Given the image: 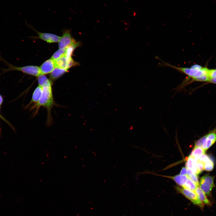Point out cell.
I'll use <instances>...</instances> for the list:
<instances>
[{
    "mask_svg": "<svg viewBox=\"0 0 216 216\" xmlns=\"http://www.w3.org/2000/svg\"><path fill=\"white\" fill-rule=\"evenodd\" d=\"M187 169L186 167L182 168L180 172V175H186Z\"/></svg>",
    "mask_w": 216,
    "mask_h": 216,
    "instance_id": "obj_25",
    "label": "cell"
},
{
    "mask_svg": "<svg viewBox=\"0 0 216 216\" xmlns=\"http://www.w3.org/2000/svg\"><path fill=\"white\" fill-rule=\"evenodd\" d=\"M208 75L209 79L216 78V69H209Z\"/></svg>",
    "mask_w": 216,
    "mask_h": 216,
    "instance_id": "obj_23",
    "label": "cell"
},
{
    "mask_svg": "<svg viewBox=\"0 0 216 216\" xmlns=\"http://www.w3.org/2000/svg\"><path fill=\"white\" fill-rule=\"evenodd\" d=\"M197 160L204 163L209 161L210 160L208 156L205 153L201 155Z\"/></svg>",
    "mask_w": 216,
    "mask_h": 216,
    "instance_id": "obj_20",
    "label": "cell"
},
{
    "mask_svg": "<svg viewBox=\"0 0 216 216\" xmlns=\"http://www.w3.org/2000/svg\"><path fill=\"white\" fill-rule=\"evenodd\" d=\"M3 101V98L2 96L0 94V118L1 117V114H0V109H1V106L2 104ZM0 135H1V129L0 127Z\"/></svg>",
    "mask_w": 216,
    "mask_h": 216,
    "instance_id": "obj_26",
    "label": "cell"
},
{
    "mask_svg": "<svg viewBox=\"0 0 216 216\" xmlns=\"http://www.w3.org/2000/svg\"><path fill=\"white\" fill-rule=\"evenodd\" d=\"M206 151L202 148L200 147H194V148L190 154V155L197 159L201 155L205 154Z\"/></svg>",
    "mask_w": 216,
    "mask_h": 216,
    "instance_id": "obj_13",
    "label": "cell"
},
{
    "mask_svg": "<svg viewBox=\"0 0 216 216\" xmlns=\"http://www.w3.org/2000/svg\"><path fill=\"white\" fill-rule=\"evenodd\" d=\"M0 61L3 62L4 64L8 67L7 68L0 69L2 70L3 74L11 71H18L24 73L38 76L41 75L40 68L38 66L33 65H28L23 67L16 66L9 63L4 59L0 54Z\"/></svg>",
    "mask_w": 216,
    "mask_h": 216,
    "instance_id": "obj_2",
    "label": "cell"
},
{
    "mask_svg": "<svg viewBox=\"0 0 216 216\" xmlns=\"http://www.w3.org/2000/svg\"><path fill=\"white\" fill-rule=\"evenodd\" d=\"M197 197L199 200L204 205L210 206L212 205L211 202L206 196V194L201 189L200 187L198 186L195 190Z\"/></svg>",
    "mask_w": 216,
    "mask_h": 216,
    "instance_id": "obj_9",
    "label": "cell"
},
{
    "mask_svg": "<svg viewBox=\"0 0 216 216\" xmlns=\"http://www.w3.org/2000/svg\"><path fill=\"white\" fill-rule=\"evenodd\" d=\"M213 168L214 163L211 160L204 163V170L206 171H210L212 170Z\"/></svg>",
    "mask_w": 216,
    "mask_h": 216,
    "instance_id": "obj_18",
    "label": "cell"
},
{
    "mask_svg": "<svg viewBox=\"0 0 216 216\" xmlns=\"http://www.w3.org/2000/svg\"><path fill=\"white\" fill-rule=\"evenodd\" d=\"M43 87V92L39 100L31 108L32 109H35L34 113L36 114L40 106L45 108L47 111V120L49 123L52 118L50 114L51 109L55 105L52 94V82L50 80L48 79Z\"/></svg>",
    "mask_w": 216,
    "mask_h": 216,
    "instance_id": "obj_1",
    "label": "cell"
},
{
    "mask_svg": "<svg viewBox=\"0 0 216 216\" xmlns=\"http://www.w3.org/2000/svg\"><path fill=\"white\" fill-rule=\"evenodd\" d=\"M199 187L208 196L211 195V191L213 187L208 183L201 179L199 182Z\"/></svg>",
    "mask_w": 216,
    "mask_h": 216,
    "instance_id": "obj_12",
    "label": "cell"
},
{
    "mask_svg": "<svg viewBox=\"0 0 216 216\" xmlns=\"http://www.w3.org/2000/svg\"><path fill=\"white\" fill-rule=\"evenodd\" d=\"M206 137V136H203L200 139L197 140L195 143L194 147L202 148L203 142Z\"/></svg>",
    "mask_w": 216,
    "mask_h": 216,
    "instance_id": "obj_22",
    "label": "cell"
},
{
    "mask_svg": "<svg viewBox=\"0 0 216 216\" xmlns=\"http://www.w3.org/2000/svg\"><path fill=\"white\" fill-rule=\"evenodd\" d=\"M66 48L59 49L52 55L51 58L53 60L57 59L64 55Z\"/></svg>",
    "mask_w": 216,
    "mask_h": 216,
    "instance_id": "obj_15",
    "label": "cell"
},
{
    "mask_svg": "<svg viewBox=\"0 0 216 216\" xmlns=\"http://www.w3.org/2000/svg\"><path fill=\"white\" fill-rule=\"evenodd\" d=\"M53 60L50 58L44 62L40 67L41 75L51 73L55 68Z\"/></svg>",
    "mask_w": 216,
    "mask_h": 216,
    "instance_id": "obj_6",
    "label": "cell"
},
{
    "mask_svg": "<svg viewBox=\"0 0 216 216\" xmlns=\"http://www.w3.org/2000/svg\"><path fill=\"white\" fill-rule=\"evenodd\" d=\"M176 188L178 192L183 194L194 204L202 209L203 208L204 204L199 200L194 191L181 188L178 186H177Z\"/></svg>",
    "mask_w": 216,
    "mask_h": 216,
    "instance_id": "obj_3",
    "label": "cell"
},
{
    "mask_svg": "<svg viewBox=\"0 0 216 216\" xmlns=\"http://www.w3.org/2000/svg\"><path fill=\"white\" fill-rule=\"evenodd\" d=\"M37 32L39 38L49 43L58 42L61 38L58 36L50 33Z\"/></svg>",
    "mask_w": 216,
    "mask_h": 216,
    "instance_id": "obj_7",
    "label": "cell"
},
{
    "mask_svg": "<svg viewBox=\"0 0 216 216\" xmlns=\"http://www.w3.org/2000/svg\"><path fill=\"white\" fill-rule=\"evenodd\" d=\"M55 67L68 70L70 67L76 65L77 63L72 58H68L64 55L56 60H53Z\"/></svg>",
    "mask_w": 216,
    "mask_h": 216,
    "instance_id": "obj_4",
    "label": "cell"
},
{
    "mask_svg": "<svg viewBox=\"0 0 216 216\" xmlns=\"http://www.w3.org/2000/svg\"><path fill=\"white\" fill-rule=\"evenodd\" d=\"M215 142L212 140L208 139L206 135V150H207Z\"/></svg>",
    "mask_w": 216,
    "mask_h": 216,
    "instance_id": "obj_24",
    "label": "cell"
},
{
    "mask_svg": "<svg viewBox=\"0 0 216 216\" xmlns=\"http://www.w3.org/2000/svg\"><path fill=\"white\" fill-rule=\"evenodd\" d=\"M38 79L39 85L42 87L48 79L44 75H40L38 77Z\"/></svg>",
    "mask_w": 216,
    "mask_h": 216,
    "instance_id": "obj_17",
    "label": "cell"
},
{
    "mask_svg": "<svg viewBox=\"0 0 216 216\" xmlns=\"http://www.w3.org/2000/svg\"><path fill=\"white\" fill-rule=\"evenodd\" d=\"M196 164L197 169L200 174L204 170V163L197 160Z\"/></svg>",
    "mask_w": 216,
    "mask_h": 216,
    "instance_id": "obj_21",
    "label": "cell"
},
{
    "mask_svg": "<svg viewBox=\"0 0 216 216\" xmlns=\"http://www.w3.org/2000/svg\"><path fill=\"white\" fill-rule=\"evenodd\" d=\"M76 42L71 36L70 31L67 30H65L58 41L59 48H66Z\"/></svg>",
    "mask_w": 216,
    "mask_h": 216,
    "instance_id": "obj_5",
    "label": "cell"
},
{
    "mask_svg": "<svg viewBox=\"0 0 216 216\" xmlns=\"http://www.w3.org/2000/svg\"></svg>",
    "mask_w": 216,
    "mask_h": 216,
    "instance_id": "obj_28",
    "label": "cell"
},
{
    "mask_svg": "<svg viewBox=\"0 0 216 216\" xmlns=\"http://www.w3.org/2000/svg\"><path fill=\"white\" fill-rule=\"evenodd\" d=\"M187 176L189 179L195 183L198 186H199L197 175L193 173Z\"/></svg>",
    "mask_w": 216,
    "mask_h": 216,
    "instance_id": "obj_19",
    "label": "cell"
},
{
    "mask_svg": "<svg viewBox=\"0 0 216 216\" xmlns=\"http://www.w3.org/2000/svg\"><path fill=\"white\" fill-rule=\"evenodd\" d=\"M168 177L173 179L180 186H182L188 179L187 175H178L173 176H168Z\"/></svg>",
    "mask_w": 216,
    "mask_h": 216,
    "instance_id": "obj_11",
    "label": "cell"
},
{
    "mask_svg": "<svg viewBox=\"0 0 216 216\" xmlns=\"http://www.w3.org/2000/svg\"><path fill=\"white\" fill-rule=\"evenodd\" d=\"M201 179L204 182L208 183L210 185L214 187V177L208 175L204 176L201 178Z\"/></svg>",
    "mask_w": 216,
    "mask_h": 216,
    "instance_id": "obj_16",
    "label": "cell"
},
{
    "mask_svg": "<svg viewBox=\"0 0 216 216\" xmlns=\"http://www.w3.org/2000/svg\"><path fill=\"white\" fill-rule=\"evenodd\" d=\"M208 82L214 84H216V78H210Z\"/></svg>",
    "mask_w": 216,
    "mask_h": 216,
    "instance_id": "obj_27",
    "label": "cell"
},
{
    "mask_svg": "<svg viewBox=\"0 0 216 216\" xmlns=\"http://www.w3.org/2000/svg\"><path fill=\"white\" fill-rule=\"evenodd\" d=\"M43 91V87L38 85L35 89L33 93L31 100L26 107L30 106L31 104L37 103L39 100Z\"/></svg>",
    "mask_w": 216,
    "mask_h": 216,
    "instance_id": "obj_8",
    "label": "cell"
},
{
    "mask_svg": "<svg viewBox=\"0 0 216 216\" xmlns=\"http://www.w3.org/2000/svg\"><path fill=\"white\" fill-rule=\"evenodd\" d=\"M68 71V70L58 67H55L51 73L50 77L51 79L55 80L60 77Z\"/></svg>",
    "mask_w": 216,
    "mask_h": 216,
    "instance_id": "obj_10",
    "label": "cell"
},
{
    "mask_svg": "<svg viewBox=\"0 0 216 216\" xmlns=\"http://www.w3.org/2000/svg\"><path fill=\"white\" fill-rule=\"evenodd\" d=\"M198 186L195 183L188 178L186 182L182 186V188L194 191Z\"/></svg>",
    "mask_w": 216,
    "mask_h": 216,
    "instance_id": "obj_14",
    "label": "cell"
}]
</instances>
